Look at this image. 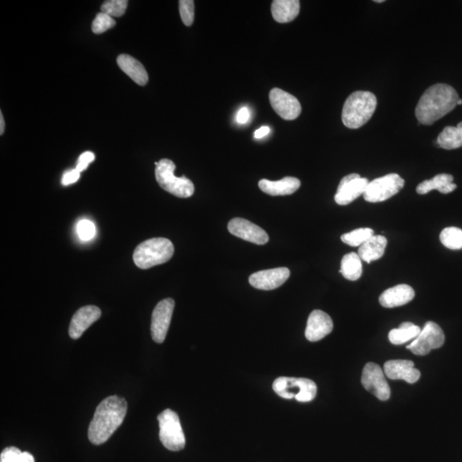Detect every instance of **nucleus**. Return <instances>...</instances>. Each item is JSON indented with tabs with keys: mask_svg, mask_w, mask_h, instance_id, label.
Returning <instances> with one entry per match:
<instances>
[{
	"mask_svg": "<svg viewBox=\"0 0 462 462\" xmlns=\"http://www.w3.org/2000/svg\"><path fill=\"white\" fill-rule=\"evenodd\" d=\"M128 404L125 399L110 396L97 406L89 428V439L93 444L105 443L122 425L127 413Z\"/></svg>",
	"mask_w": 462,
	"mask_h": 462,
	"instance_id": "obj_1",
	"label": "nucleus"
},
{
	"mask_svg": "<svg viewBox=\"0 0 462 462\" xmlns=\"http://www.w3.org/2000/svg\"><path fill=\"white\" fill-rule=\"evenodd\" d=\"M459 96L455 89L447 84H435L425 91L416 109L418 122L432 125L455 109Z\"/></svg>",
	"mask_w": 462,
	"mask_h": 462,
	"instance_id": "obj_2",
	"label": "nucleus"
},
{
	"mask_svg": "<svg viewBox=\"0 0 462 462\" xmlns=\"http://www.w3.org/2000/svg\"><path fill=\"white\" fill-rule=\"evenodd\" d=\"M377 105L376 96L368 91H357L351 94L343 105V124L349 129L362 127L373 117Z\"/></svg>",
	"mask_w": 462,
	"mask_h": 462,
	"instance_id": "obj_3",
	"label": "nucleus"
},
{
	"mask_svg": "<svg viewBox=\"0 0 462 462\" xmlns=\"http://www.w3.org/2000/svg\"><path fill=\"white\" fill-rule=\"evenodd\" d=\"M174 255V246L167 238H152L138 245L133 259L141 269H149L169 262Z\"/></svg>",
	"mask_w": 462,
	"mask_h": 462,
	"instance_id": "obj_4",
	"label": "nucleus"
},
{
	"mask_svg": "<svg viewBox=\"0 0 462 462\" xmlns=\"http://www.w3.org/2000/svg\"><path fill=\"white\" fill-rule=\"evenodd\" d=\"M155 177L160 186L179 198H188L195 192V186L186 177H177L176 165L171 160L164 159L155 163Z\"/></svg>",
	"mask_w": 462,
	"mask_h": 462,
	"instance_id": "obj_5",
	"label": "nucleus"
},
{
	"mask_svg": "<svg viewBox=\"0 0 462 462\" xmlns=\"http://www.w3.org/2000/svg\"><path fill=\"white\" fill-rule=\"evenodd\" d=\"M274 392L285 399L295 398L300 402H309L317 394V385L311 379L279 377L272 385Z\"/></svg>",
	"mask_w": 462,
	"mask_h": 462,
	"instance_id": "obj_6",
	"label": "nucleus"
},
{
	"mask_svg": "<svg viewBox=\"0 0 462 462\" xmlns=\"http://www.w3.org/2000/svg\"><path fill=\"white\" fill-rule=\"evenodd\" d=\"M160 425V439L162 444L171 451H179L186 444L179 414L172 409H165L158 416Z\"/></svg>",
	"mask_w": 462,
	"mask_h": 462,
	"instance_id": "obj_7",
	"label": "nucleus"
},
{
	"mask_svg": "<svg viewBox=\"0 0 462 462\" xmlns=\"http://www.w3.org/2000/svg\"><path fill=\"white\" fill-rule=\"evenodd\" d=\"M404 179H402L398 174H388L369 181L363 196L367 203H382L397 195L404 187Z\"/></svg>",
	"mask_w": 462,
	"mask_h": 462,
	"instance_id": "obj_8",
	"label": "nucleus"
},
{
	"mask_svg": "<svg viewBox=\"0 0 462 462\" xmlns=\"http://www.w3.org/2000/svg\"><path fill=\"white\" fill-rule=\"evenodd\" d=\"M445 335L437 323L428 321L418 337L406 346V349L416 355L428 354L432 349H439L444 345Z\"/></svg>",
	"mask_w": 462,
	"mask_h": 462,
	"instance_id": "obj_9",
	"label": "nucleus"
},
{
	"mask_svg": "<svg viewBox=\"0 0 462 462\" xmlns=\"http://www.w3.org/2000/svg\"><path fill=\"white\" fill-rule=\"evenodd\" d=\"M364 388L381 401H387L390 397V388L387 383L385 373L381 367L375 363L369 362L363 369L361 377Z\"/></svg>",
	"mask_w": 462,
	"mask_h": 462,
	"instance_id": "obj_10",
	"label": "nucleus"
},
{
	"mask_svg": "<svg viewBox=\"0 0 462 462\" xmlns=\"http://www.w3.org/2000/svg\"><path fill=\"white\" fill-rule=\"evenodd\" d=\"M174 307H175L174 300L167 298L158 303L154 308L151 323V334L154 342H164L171 323Z\"/></svg>",
	"mask_w": 462,
	"mask_h": 462,
	"instance_id": "obj_11",
	"label": "nucleus"
},
{
	"mask_svg": "<svg viewBox=\"0 0 462 462\" xmlns=\"http://www.w3.org/2000/svg\"><path fill=\"white\" fill-rule=\"evenodd\" d=\"M368 184V179L361 177L359 174H349L343 177L335 195V203L340 205L350 204L358 197L364 195Z\"/></svg>",
	"mask_w": 462,
	"mask_h": 462,
	"instance_id": "obj_12",
	"label": "nucleus"
},
{
	"mask_svg": "<svg viewBox=\"0 0 462 462\" xmlns=\"http://www.w3.org/2000/svg\"><path fill=\"white\" fill-rule=\"evenodd\" d=\"M271 108L285 120H295L302 113L301 103L292 94L280 89L271 90L269 94Z\"/></svg>",
	"mask_w": 462,
	"mask_h": 462,
	"instance_id": "obj_13",
	"label": "nucleus"
},
{
	"mask_svg": "<svg viewBox=\"0 0 462 462\" xmlns=\"http://www.w3.org/2000/svg\"><path fill=\"white\" fill-rule=\"evenodd\" d=\"M228 230L232 235L252 243L264 245L269 240V236L263 229L247 219H233L228 224Z\"/></svg>",
	"mask_w": 462,
	"mask_h": 462,
	"instance_id": "obj_14",
	"label": "nucleus"
},
{
	"mask_svg": "<svg viewBox=\"0 0 462 462\" xmlns=\"http://www.w3.org/2000/svg\"><path fill=\"white\" fill-rule=\"evenodd\" d=\"M290 276V271L286 267L259 271L250 276V283L255 289L272 290L282 286Z\"/></svg>",
	"mask_w": 462,
	"mask_h": 462,
	"instance_id": "obj_15",
	"label": "nucleus"
},
{
	"mask_svg": "<svg viewBox=\"0 0 462 462\" xmlns=\"http://www.w3.org/2000/svg\"><path fill=\"white\" fill-rule=\"evenodd\" d=\"M333 330V319L325 312L314 310L307 319L306 338L310 342H318L326 338Z\"/></svg>",
	"mask_w": 462,
	"mask_h": 462,
	"instance_id": "obj_16",
	"label": "nucleus"
},
{
	"mask_svg": "<svg viewBox=\"0 0 462 462\" xmlns=\"http://www.w3.org/2000/svg\"><path fill=\"white\" fill-rule=\"evenodd\" d=\"M101 311L96 306L80 308L71 319L69 335L72 339L80 338L89 328L101 318Z\"/></svg>",
	"mask_w": 462,
	"mask_h": 462,
	"instance_id": "obj_17",
	"label": "nucleus"
},
{
	"mask_svg": "<svg viewBox=\"0 0 462 462\" xmlns=\"http://www.w3.org/2000/svg\"><path fill=\"white\" fill-rule=\"evenodd\" d=\"M385 374L393 380H402L414 384L421 378V372L414 367L413 361L397 359L387 361L384 367Z\"/></svg>",
	"mask_w": 462,
	"mask_h": 462,
	"instance_id": "obj_18",
	"label": "nucleus"
},
{
	"mask_svg": "<svg viewBox=\"0 0 462 462\" xmlns=\"http://www.w3.org/2000/svg\"><path fill=\"white\" fill-rule=\"evenodd\" d=\"M416 292L408 284H399V285L390 288L383 292L379 297L381 306L386 308H393L406 305L414 298Z\"/></svg>",
	"mask_w": 462,
	"mask_h": 462,
	"instance_id": "obj_19",
	"label": "nucleus"
},
{
	"mask_svg": "<svg viewBox=\"0 0 462 462\" xmlns=\"http://www.w3.org/2000/svg\"><path fill=\"white\" fill-rule=\"evenodd\" d=\"M259 187L264 193L272 196L290 195L301 187V181L292 177L279 181L262 179L259 181Z\"/></svg>",
	"mask_w": 462,
	"mask_h": 462,
	"instance_id": "obj_20",
	"label": "nucleus"
},
{
	"mask_svg": "<svg viewBox=\"0 0 462 462\" xmlns=\"http://www.w3.org/2000/svg\"><path fill=\"white\" fill-rule=\"evenodd\" d=\"M117 65L126 75L138 85L145 86L148 82V74L141 63L128 54H122L117 59Z\"/></svg>",
	"mask_w": 462,
	"mask_h": 462,
	"instance_id": "obj_21",
	"label": "nucleus"
},
{
	"mask_svg": "<svg viewBox=\"0 0 462 462\" xmlns=\"http://www.w3.org/2000/svg\"><path fill=\"white\" fill-rule=\"evenodd\" d=\"M454 177L449 174H439L432 179L425 180L418 185L416 192L418 195H426L430 191H438L442 193H449L456 191V184L453 183Z\"/></svg>",
	"mask_w": 462,
	"mask_h": 462,
	"instance_id": "obj_22",
	"label": "nucleus"
},
{
	"mask_svg": "<svg viewBox=\"0 0 462 462\" xmlns=\"http://www.w3.org/2000/svg\"><path fill=\"white\" fill-rule=\"evenodd\" d=\"M300 13L298 0H274L271 14L276 22L287 23L293 21Z\"/></svg>",
	"mask_w": 462,
	"mask_h": 462,
	"instance_id": "obj_23",
	"label": "nucleus"
},
{
	"mask_svg": "<svg viewBox=\"0 0 462 462\" xmlns=\"http://www.w3.org/2000/svg\"><path fill=\"white\" fill-rule=\"evenodd\" d=\"M387 239L383 236H373L359 248L358 255L361 260L371 263L382 258L385 255Z\"/></svg>",
	"mask_w": 462,
	"mask_h": 462,
	"instance_id": "obj_24",
	"label": "nucleus"
},
{
	"mask_svg": "<svg viewBox=\"0 0 462 462\" xmlns=\"http://www.w3.org/2000/svg\"><path fill=\"white\" fill-rule=\"evenodd\" d=\"M438 147L446 150L457 149L462 147V122L454 127H445L438 136L437 140Z\"/></svg>",
	"mask_w": 462,
	"mask_h": 462,
	"instance_id": "obj_25",
	"label": "nucleus"
},
{
	"mask_svg": "<svg viewBox=\"0 0 462 462\" xmlns=\"http://www.w3.org/2000/svg\"><path fill=\"white\" fill-rule=\"evenodd\" d=\"M421 328L413 323H402L397 329L390 331L389 340L392 345H402L411 340H414L421 333Z\"/></svg>",
	"mask_w": 462,
	"mask_h": 462,
	"instance_id": "obj_26",
	"label": "nucleus"
},
{
	"mask_svg": "<svg viewBox=\"0 0 462 462\" xmlns=\"http://www.w3.org/2000/svg\"><path fill=\"white\" fill-rule=\"evenodd\" d=\"M362 271L361 259L357 252H349L343 256L340 272L346 279L357 281L361 278Z\"/></svg>",
	"mask_w": 462,
	"mask_h": 462,
	"instance_id": "obj_27",
	"label": "nucleus"
},
{
	"mask_svg": "<svg viewBox=\"0 0 462 462\" xmlns=\"http://www.w3.org/2000/svg\"><path fill=\"white\" fill-rule=\"evenodd\" d=\"M440 242L449 250H462V231L456 227L445 228L441 232Z\"/></svg>",
	"mask_w": 462,
	"mask_h": 462,
	"instance_id": "obj_28",
	"label": "nucleus"
},
{
	"mask_svg": "<svg viewBox=\"0 0 462 462\" xmlns=\"http://www.w3.org/2000/svg\"><path fill=\"white\" fill-rule=\"evenodd\" d=\"M374 236V231L370 228H359L357 230L346 233L341 236V240L351 247H361L367 240Z\"/></svg>",
	"mask_w": 462,
	"mask_h": 462,
	"instance_id": "obj_29",
	"label": "nucleus"
},
{
	"mask_svg": "<svg viewBox=\"0 0 462 462\" xmlns=\"http://www.w3.org/2000/svg\"><path fill=\"white\" fill-rule=\"evenodd\" d=\"M0 462H34V458L29 452H22L15 447H8L1 452Z\"/></svg>",
	"mask_w": 462,
	"mask_h": 462,
	"instance_id": "obj_30",
	"label": "nucleus"
},
{
	"mask_svg": "<svg viewBox=\"0 0 462 462\" xmlns=\"http://www.w3.org/2000/svg\"><path fill=\"white\" fill-rule=\"evenodd\" d=\"M127 0H110L101 6V13L112 18H120L124 15L128 7Z\"/></svg>",
	"mask_w": 462,
	"mask_h": 462,
	"instance_id": "obj_31",
	"label": "nucleus"
},
{
	"mask_svg": "<svg viewBox=\"0 0 462 462\" xmlns=\"http://www.w3.org/2000/svg\"><path fill=\"white\" fill-rule=\"evenodd\" d=\"M116 21L113 18L103 13H98L94 20L92 30L94 34H100L115 27Z\"/></svg>",
	"mask_w": 462,
	"mask_h": 462,
	"instance_id": "obj_32",
	"label": "nucleus"
},
{
	"mask_svg": "<svg viewBox=\"0 0 462 462\" xmlns=\"http://www.w3.org/2000/svg\"><path fill=\"white\" fill-rule=\"evenodd\" d=\"M179 11L181 21L185 26H191L195 20V2L193 0H181Z\"/></svg>",
	"mask_w": 462,
	"mask_h": 462,
	"instance_id": "obj_33",
	"label": "nucleus"
},
{
	"mask_svg": "<svg viewBox=\"0 0 462 462\" xmlns=\"http://www.w3.org/2000/svg\"><path fill=\"white\" fill-rule=\"evenodd\" d=\"M79 238L84 240H89L96 235V226L89 220H82L77 225Z\"/></svg>",
	"mask_w": 462,
	"mask_h": 462,
	"instance_id": "obj_34",
	"label": "nucleus"
},
{
	"mask_svg": "<svg viewBox=\"0 0 462 462\" xmlns=\"http://www.w3.org/2000/svg\"><path fill=\"white\" fill-rule=\"evenodd\" d=\"M94 159H96V156H94L93 153L85 152L82 153V155L79 157L76 169L80 173L85 171V169L88 168L89 164L92 163Z\"/></svg>",
	"mask_w": 462,
	"mask_h": 462,
	"instance_id": "obj_35",
	"label": "nucleus"
},
{
	"mask_svg": "<svg viewBox=\"0 0 462 462\" xmlns=\"http://www.w3.org/2000/svg\"><path fill=\"white\" fill-rule=\"evenodd\" d=\"M79 179H80V172L77 169H74L63 176L61 183L64 186H69V185L76 183Z\"/></svg>",
	"mask_w": 462,
	"mask_h": 462,
	"instance_id": "obj_36",
	"label": "nucleus"
},
{
	"mask_svg": "<svg viewBox=\"0 0 462 462\" xmlns=\"http://www.w3.org/2000/svg\"><path fill=\"white\" fill-rule=\"evenodd\" d=\"M250 112L247 108H240L238 110V115H236V121L240 124H245L250 120Z\"/></svg>",
	"mask_w": 462,
	"mask_h": 462,
	"instance_id": "obj_37",
	"label": "nucleus"
},
{
	"mask_svg": "<svg viewBox=\"0 0 462 462\" xmlns=\"http://www.w3.org/2000/svg\"><path fill=\"white\" fill-rule=\"evenodd\" d=\"M270 132L271 129L268 127V126H262V128L256 130L255 138H256V139H262V138L267 136Z\"/></svg>",
	"mask_w": 462,
	"mask_h": 462,
	"instance_id": "obj_38",
	"label": "nucleus"
},
{
	"mask_svg": "<svg viewBox=\"0 0 462 462\" xmlns=\"http://www.w3.org/2000/svg\"><path fill=\"white\" fill-rule=\"evenodd\" d=\"M5 125L3 114L0 113V135H3L4 132H5Z\"/></svg>",
	"mask_w": 462,
	"mask_h": 462,
	"instance_id": "obj_39",
	"label": "nucleus"
},
{
	"mask_svg": "<svg viewBox=\"0 0 462 462\" xmlns=\"http://www.w3.org/2000/svg\"><path fill=\"white\" fill-rule=\"evenodd\" d=\"M457 105H462V100H461V98H459V101H458V102H457Z\"/></svg>",
	"mask_w": 462,
	"mask_h": 462,
	"instance_id": "obj_40",
	"label": "nucleus"
},
{
	"mask_svg": "<svg viewBox=\"0 0 462 462\" xmlns=\"http://www.w3.org/2000/svg\"><path fill=\"white\" fill-rule=\"evenodd\" d=\"M374 2H376V3H383V2H385V1H384V0H375Z\"/></svg>",
	"mask_w": 462,
	"mask_h": 462,
	"instance_id": "obj_41",
	"label": "nucleus"
}]
</instances>
